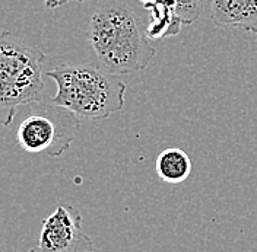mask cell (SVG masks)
<instances>
[{"mask_svg":"<svg viewBox=\"0 0 257 252\" xmlns=\"http://www.w3.org/2000/svg\"><path fill=\"white\" fill-rule=\"evenodd\" d=\"M126 3H105L89 19L86 38L101 67L112 75L145 70L157 50Z\"/></svg>","mask_w":257,"mask_h":252,"instance_id":"6da1fadb","label":"cell"},{"mask_svg":"<svg viewBox=\"0 0 257 252\" xmlns=\"http://www.w3.org/2000/svg\"><path fill=\"white\" fill-rule=\"evenodd\" d=\"M57 92L50 104L85 120H104L124 105L126 85L117 75L94 66H59L47 72Z\"/></svg>","mask_w":257,"mask_h":252,"instance_id":"7a4b0ae2","label":"cell"},{"mask_svg":"<svg viewBox=\"0 0 257 252\" xmlns=\"http://www.w3.org/2000/svg\"><path fill=\"white\" fill-rule=\"evenodd\" d=\"M44 59L12 32L0 34V126H11L21 105L43 102Z\"/></svg>","mask_w":257,"mask_h":252,"instance_id":"3957f363","label":"cell"},{"mask_svg":"<svg viewBox=\"0 0 257 252\" xmlns=\"http://www.w3.org/2000/svg\"><path fill=\"white\" fill-rule=\"evenodd\" d=\"M79 120L62 107L32 104V112L18 127V144L28 153L44 152L53 158L62 156L75 139Z\"/></svg>","mask_w":257,"mask_h":252,"instance_id":"277c9868","label":"cell"},{"mask_svg":"<svg viewBox=\"0 0 257 252\" xmlns=\"http://www.w3.org/2000/svg\"><path fill=\"white\" fill-rule=\"evenodd\" d=\"M30 252H98L82 227L80 211L73 205L59 204L47 216L40 230L37 246Z\"/></svg>","mask_w":257,"mask_h":252,"instance_id":"5b68a950","label":"cell"},{"mask_svg":"<svg viewBox=\"0 0 257 252\" xmlns=\"http://www.w3.org/2000/svg\"><path fill=\"white\" fill-rule=\"evenodd\" d=\"M209 16L219 28L257 30V0H209Z\"/></svg>","mask_w":257,"mask_h":252,"instance_id":"8992f818","label":"cell"},{"mask_svg":"<svg viewBox=\"0 0 257 252\" xmlns=\"http://www.w3.org/2000/svg\"><path fill=\"white\" fill-rule=\"evenodd\" d=\"M155 171L164 182L181 184L192 172V160L184 150L170 147L158 155L155 160Z\"/></svg>","mask_w":257,"mask_h":252,"instance_id":"52a82bcc","label":"cell"},{"mask_svg":"<svg viewBox=\"0 0 257 252\" xmlns=\"http://www.w3.org/2000/svg\"><path fill=\"white\" fill-rule=\"evenodd\" d=\"M173 3L174 19L180 25H190L200 18L206 0H173Z\"/></svg>","mask_w":257,"mask_h":252,"instance_id":"ba28073f","label":"cell"},{"mask_svg":"<svg viewBox=\"0 0 257 252\" xmlns=\"http://www.w3.org/2000/svg\"><path fill=\"white\" fill-rule=\"evenodd\" d=\"M70 2H88V0H44L46 6L48 9H56V8H60L66 3H70Z\"/></svg>","mask_w":257,"mask_h":252,"instance_id":"9c48e42d","label":"cell"},{"mask_svg":"<svg viewBox=\"0 0 257 252\" xmlns=\"http://www.w3.org/2000/svg\"><path fill=\"white\" fill-rule=\"evenodd\" d=\"M254 34H256V38H257V30H256V31H254Z\"/></svg>","mask_w":257,"mask_h":252,"instance_id":"30bf717a","label":"cell"}]
</instances>
